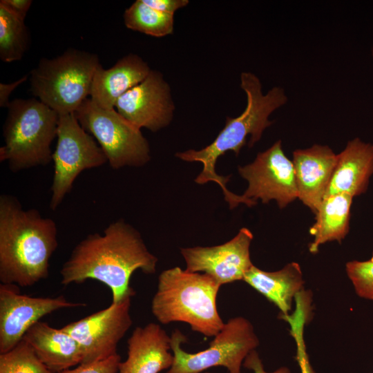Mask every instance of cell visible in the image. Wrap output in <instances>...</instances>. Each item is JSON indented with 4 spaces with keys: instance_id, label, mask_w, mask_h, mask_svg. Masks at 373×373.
<instances>
[{
    "instance_id": "1",
    "label": "cell",
    "mask_w": 373,
    "mask_h": 373,
    "mask_svg": "<svg viewBox=\"0 0 373 373\" xmlns=\"http://www.w3.org/2000/svg\"><path fill=\"white\" fill-rule=\"evenodd\" d=\"M157 260L140 233L120 219L111 223L102 234H89L74 247L61 268V283L98 280L110 288L112 303H117L135 294L129 285L133 273L140 269L154 274Z\"/></svg>"
},
{
    "instance_id": "2",
    "label": "cell",
    "mask_w": 373,
    "mask_h": 373,
    "mask_svg": "<svg viewBox=\"0 0 373 373\" xmlns=\"http://www.w3.org/2000/svg\"><path fill=\"white\" fill-rule=\"evenodd\" d=\"M58 247L55 222L35 209H23L14 196H0V281L21 287L49 275Z\"/></svg>"
},
{
    "instance_id": "3",
    "label": "cell",
    "mask_w": 373,
    "mask_h": 373,
    "mask_svg": "<svg viewBox=\"0 0 373 373\" xmlns=\"http://www.w3.org/2000/svg\"><path fill=\"white\" fill-rule=\"evenodd\" d=\"M240 87L247 95L244 111L236 117H227L224 127L209 145L198 151L191 149L175 154L177 157L186 162H201L202 170L195 182L202 184L212 181L219 184L231 209L240 203L249 207L257 203L242 195H236L227 188L231 175L222 176L216 172L218 159L228 151L238 155L246 144L248 135L250 136L248 146L252 147L260 140L265 129L271 125L273 122L269 119V115L287 102L284 90L278 86L273 87L263 95L259 78L249 72L241 73Z\"/></svg>"
},
{
    "instance_id": "4",
    "label": "cell",
    "mask_w": 373,
    "mask_h": 373,
    "mask_svg": "<svg viewBox=\"0 0 373 373\" xmlns=\"http://www.w3.org/2000/svg\"><path fill=\"white\" fill-rule=\"evenodd\" d=\"M220 287L207 274L178 267L164 270L158 277L151 312L162 324L184 322L194 332L215 336L224 325L216 307Z\"/></svg>"
},
{
    "instance_id": "5",
    "label": "cell",
    "mask_w": 373,
    "mask_h": 373,
    "mask_svg": "<svg viewBox=\"0 0 373 373\" xmlns=\"http://www.w3.org/2000/svg\"><path fill=\"white\" fill-rule=\"evenodd\" d=\"M7 108L0 161L7 162L14 173L50 164L51 144L57 133V113L35 98L15 99Z\"/></svg>"
},
{
    "instance_id": "6",
    "label": "cell",
    "mask_w": 373,
    "mask_h": 373,
    "mask_svg": "<svg viewBox=\"0 0 373 373\" xmlns=\"http://www.w3.org/2000/svg\"><path fill=\"white\" fill-rule=\"evenodd\" d=\"M98 56L75 48L41 58L30 73V90L59 115L75 113L90 94Z\"/></svg>"
},
{
    "instance_id": "7",
    "label": "cell",
    "mask_w": 373,
    "mask_h": 373,
    "mask_svg": "<svg viewBox=\"0 0 373 373\" xmlns=\"http://www.w3.org/2000/svg\"><path fill=\"white\" fill-rule=\"evenodd\" d=\"M185 341L186 336L180 330L172 332L174 359L166 373H200L218 366L226 367L229 373H240L245 358L259 345L252 324L241 316L228 320L206 350L186 352L181 347Z\"/></svg>"
},
{
    "instance_id": "8",
    "label": "cell",
    "mask_w": 373,
    "mask_h": 373,
    "mask_svg": "<svg viewBox=\"0 0 373 373\" xmlns=\"http://www.w3.org/2000/svg\"><path fill=\"white\" fill-rule=\"evenodd\" d=\"M74 114L81 126L97 140L113 169L141 166L149 161V145L140 129L115 108H102L87 98Z\"/></svg>"
},
{
    "instance_id": "9",
    "label": "cell",
    "mask_w": 373,
    "mask_h": 373,
    "mask_svg": "<svg viewBox=\"0 0 373 373\" xmlns=\"http://www.w3.org/2000/svg\"><path fill=\"white\" fill-rule=\"evenodd\" d=\"M57 144L52 153L54 175L50 209L56 210L84 170L107 162L95 138L79 124L74 113L59 115Z\"/></svg>"
},
{
    "instance_id": "10",
    "label": "cell",
    "mask_w": 373,
    "mask_h": 373,
    "mask_svg": "<svg viewBox=\"0 0 373 373\" xmlns=\"http://www.w3.org/2000/svg\"><path fill=\"white\" fill-rule=\"evenodd\" d=\"M132 297L127 296L61 327L79 343L82 352L81 364L104 360L117 354V344L132 325Z\"/></svg>"
},
{
    "instance_id": "11",
    "label": "cell",
    "mask_w": 373,
    "mask_h": 373,
    "mask_svg": "<svg viewBox=\"0 0 373 373\" xmlns=\"http://www.w3.org/2000/svg\"><path fill=\"white\" fill-rule=\"evenodd\" d=\"M238 172L248 182L242 195L247 199L263 204L274 200L284 209L298 198L294 164L285 155L281 140L258 153L253 162L239 166Z\"/></svg>"
},
{
    "instance_id": "12",
    "label": "cell",
    "mask_w": 373,
    "mask_h": 373,
    "mask_svg": "<svg viewBox=\"0 0 373 373\" xmlns=\"http://www.w3.org/2000/svg\"><path fill=\"white\" fill-rule=\"evenodd\" d=\"M18 287L0 285V354L15 347L42 317L61 309L86 306L83 303L70 302L62 295L32 297L21 294Z\"/></svg>"
},
{
    "instance_id": "13",
    "label": "cell",
    "mask_w": 373,
    "mask_h": 373,
    "mask_svg": "<svg viewBox=\"0 0 373 373\" xmlns=\"http://www.w3.org/2000/svg\"><path fill=\"white\" fill-rule=\"evenodd\" d=\"M253 237L249 229L242 228L233 238L222 245L182 248L180 251L186 270L204 272L220 285L243 280L254 265L249 253Z\"/></svg>"
},
{
    "instance_id": "14",
    "label": "cell",
    "mask_w": 373,
    "mask_h": 373,
    "mask_svg": "<svg viewBox=\"0 0 373 373\" xmlns=\"http://www.w3.org/2000/svg\"><path fill=\"white\" fill-rule=\"evenodd\" d=\"M115 108L138 128L155 132L170 124L175 105L170 86L162 74L151 70L144 81L117 101Z\"/></svg>"
},
{
    "instance_id": "15",
    "label": "cell",
    "mask_w": 373,
    "mask_h": 373,
    "mask_svg": "<svg viewBox=\"0 0 373 373\" xmlns=\"http://www.w3.org/2000/svg\"><path fill=\"white\" fill-rule=\"evenodd\" d=\"M338 154L326 145L314 144L293 152L298 198L316 215L332 178Z\"/></svg>"
},
{
    "instance_id": "16",
    "label": "cell",
    "mask_w": 373,
    "mask_h": 373,
    "mask_svg": "<svg viewBox=\"0 0 373 373\" xmlns=\"http://www.w3.org/2000/svg\"><path fill=\"white\" fill-rule=\"evenodd\" d=\"M127 343L128 357L119 364V373H159L173 365L171 336L158 324L137 327Z\"/></svg>"
},
{
    "instance_id": "17",
    "label": "cell",
    "mask_w": 373,
    "mask_h": 373,
    "mask_svg": "<svg viewBox=\"0 0 373 373\" xmlns=\"http://www.w3.org/2000/svg\"><path fill=\"white\" fill-rule=\"evenodd\" d=\"M151 69L135 54L119 59L110 68L100 64L94 75L90 99L104 108H114L117 101L127 91L144 81Z\"/></svg>"
},
{
    "instance_id": "18",
    "label": "cell",
    "mask_w": 373,
    "mask_h": 373,
    "mask_svg": "<svg viewBox=\"0 0 373 373\" xmlns=\"http://www.w3.org/2000/svg\"><path fill=\"white\" fill-rule=\"evenodd\" d=\"M373 175V144L358 137L347 142L338 154L336 165L325 195L346 193L353 198L366 192Z\"/></svg>"
},
{
    "instance_id": "19",
    "label": "cell",
    "mask_w": 373,
    "mask_h": 373,
    "mask_svg": "<svg viewBox=\"0 0 373 373\" xmlns=\"http://www.w3.org/2000/svg\"><path fill=\"white\" fill-rule=\"evenodd\" d=\"M37 356L54 373H59L82 363V352L77 341L64 329L50 327L45 322L34 324L23 338Z\"/></svg>"
},
{
    "instance_id": "20",
    "label": "cell",
    "mask_w": 373,
    "mask_h": 373,
    "mask_svg": "<svg viewBox=\"0 0 373 373\" xmlns=\"http://www.w3.org/2000/svg\"><path fill=\"white\" fill-rule=\"evenodd\" d=\"M280 311L287 315L292 300L303 290L304 280L300 265L290 262L276 271H265L253 265L245 274L243 280Z\"/></svg>"
},
{
    "instance_id": "21",
    "label": "cell",
    "mask_w": 373,
    "mask_h": 373,
    "mask_svg": "<svg viewBox=\"0 0 373 373\" xmlns=\"http://www.w3.org/2000/svg\"><path fill=\"white\" fill-rule=\"evenodd\" d=\"M353 197L346 193L325 196L316 213V221L309 229L314 236L309 250L316 254L327 242H341L349 231L350 208Z\"/></svg>"
},
{
    "instance_id": "22",
    "label": "cell",
    "mask_w": 373,
    "mask_h": 373,
    "mask_svg": "<svg viewBox=\"0 0 373 373\" xmlns=\"http://www.w3.org/2000/svg\"><path fill=\"white\" fill-rule=\"evenodd\" d=\"M124 22L132 30L162 37L173 33L174 15L158 11L143 0H136L125 10Z\"/></svg>"
},
{
    "instance_id": "23",
    "label": "cell",
    "mask_w": 373,
    "mask_h": 373,
    "mask_svg": "<svg viewBox=\"0 0 373 373\" xmlns=\"http://www.w3.org/2000/svg\"><path fill=\"white\" fill-rule=\"evenodd\" d=\"M29 43L24 21L0 5V59L4 62L21 59Z\"/></svg>"
},
{
    "instance_id": "24",
    "label": "cell",
    "mask_w": 373,
    "mask_h": 373,
    "mask_svg": "<svg viewBox=\"0 0 373 373\" xmlns=\"http://www.w3.org/2000/svg\"><path fill=\"white\" fill-rule=\"evenodd\" d=\"M294 300L295 309L292 314L280 315V318L290 325V333L296 345V360L300 373H316L310 364L303 337L304 327L311 311L312 300L307 296L299 294Z\"/></svg>"
},
{
    "instance_id": "25",
    "label": "cell",
    "mask_w": 373,
    "mask_h": 373,
    "mask_svg": "<svg viewBox=\"0 0 373 373\" xmlns=\"http://www.w3.org/2000/svg\"><path fill=\"white\" fill-rule=\"evenodd\" d=\"M0 373H54L37 356L23 339L12 350L0 354Z\"/></svg>"
},
{
    "instance_id": "26",
    "label": "cell",
    "mask_w": 373,
    "mask_h": 373,
    "mask_svg": "<svg viewBox=\"0 0 373 373\" xmlns=\"http://www.w3.org/2000/svg\"><path fill=\"white\" fill-rule=\"evenodd\" d=\"M346 272L357 295L373 300V260L349 262Z\"/></svg>"
},
{
    "instance_id": "27",
    "label": "cell",
    "mask_w": 373,
    "mask_h": 373,
    "mask_svg": "<svg viewBox=\"0 0 373 373\" xmlns=\"http://www.w3.org/2000/svg\"><path fill=\"white\" fill-rule=\"evenodd\" d=\"M120 362L121 356L117 353L106 359L79 364L75 369H68L59 373H117Z\"/></svg>"
},
{
    "instance_id": "28",
    "label": "cell",
    "mask_w": 373,
    "mask_h": 373,
    "mask_svg": "<svg viewBox=\"0 0 373 373\" xmlns=\"http://www.w3.org/2000/svg\"><path fill=\"white\" fill-rule=\"evenodd\" d=\"M149 6L164 13L173 15L180 8L187 6L188 0H143Z\"/></svg>"
},
{
    "instance_id": "29",
    "label": "cell",
    "mask_w": 373,
    "mask_h": 373,
    "mask_svg": "<svg viewBox=\"0 0 373 373\" xmlns=\"http://www.w3.org/2000/svg\"><path fill=\"white\" fill-rule=\"evenodd\" d=\"M243 366L254 373H291L287 367H280L274 372H268L264 369L263 364L258 352L254 350L251 351L245 358Z\"/></svg>"
},
{
    "instance_id": "30",
    "label": "cell",
    "mask_w": 373,
    "mask_h": 373,
    "mask_svg": "<svg viewBox=\"0 0 373 373\" xmlns=\"http://www.w3.org/2000/svg\"><path fill=\"white\" fill-rule=\"evenodd\" d=\"M32 2L31 0H1L0 5H2L19 19L25 21Z\"/></svg>"
},
{
    "instance_id": "31",
    "label": "cell",
    "mask_w": 373,
    "mask_h": 373,
    "mask_svg": "<svg viewBox=\"0 0 373 373\" xmlns=\"http://www.w3.org/2000/svg\"><path fill=\"white\" fill-rule=\"evenodd\" d=\"M28 75H24L17 81L10 84H0V106L1 108H7L10 101L9 97L12 92L20 84L26 82Z\"/></svg>"
},
{
    "instance_id": "32",
    "label": "cell",
    "mask_w": 373,
    "mask_h": 373,
    "mask_svg": "<svg viewBox=\"0 0 373 373\" xmlns=\"http://www.w3.org/2000/svg\"><path fill=\"white\" fill-rule=\"evenodd\" d=\"M372 55H373V49H372Z\"/></svg>"
}]
</instances>
